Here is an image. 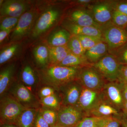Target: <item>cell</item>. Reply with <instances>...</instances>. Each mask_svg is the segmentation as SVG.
<instances>
[{
  "label": "cell",
  "instance_id": "cell-32",
  "mask_svg": "<svg viewBox=\"0 0 127 127\" xmlns=\"http://www.w3.org/2000/svg\"><path fill=\"white\" fill-rule=\"evenodd\" d=\"M112 18L114 25L118 27L122 28L127 26V15L115 10L113 13Z\"/></svg>",
  "mask_w": 127,
  "mask_h": 127
},
{
  "label": "cell",
  "instance_id": "cell-22",
  "mask_svg": "<svg viewBox=\"0 0 127 127\" xmlns=\"http://www.w3.org/2000/svg\"><path fill=\"white\" fill-rule=\"evenodd\" d=\"M15 65L12 64L7 66L0 73V94L2 95L9 86L15 70Z\"/></svg>",
  "mask_w": 127,
  "mask_h": 127
},
{
  "label": "cell",
  "instance_id": "cell-2",
  "mask_svg": "<svg viewBox=\"0 0 127 127\" xmlns=\"http://www.w3.org/2000/svg\"><path fill=\"white\" fill-rule=\"evenodd\" d=\"M92 64L82 67L77 81L84 88L95 91H102L106 83L105 79Z\"/></svg>",
  "mask_w": 127,
  "mask_h": 127
},
{
  "label": "cell",
  "instance_id": "cell-20",
  "mask_svg": "<svg viewBox=\"0 0 127 127\" xmlns=\"http://www.w3.org/2000/svg\"><path fill=\"white\" fill-rule=\"evenodd\" d=\"M37 115L35 109H26L21 114L16 123L19 127H34Z\"/></svg>",
  "mask_w": 127,
  "mask_h": 127
},
{
  "label": "cell",
  "instance_id": "cell-31",
  "mask_svg": "<svg viewBox=\"0 0 127 127\" xmlns=\"http://www.w3.org/2000/svg\"><path fill=\"white\" fill-rule=\"evenodd\" d=\"M42 117L50 127L55 125L57 122L58 113L51 109H44L41 113Z\"/></svg>",
  "mask_w": 127,
  "mask_h": 127
},
{
  "label": "cell",
  "instance_id": "cell-6",
  "mask_svg": "<svg viewBox=\"0 0 127 127\" xmlns=\"http://www.w3.org/2000/svg\"><path fill=\"white\" fill-rule=\"evenodd\" d=\"M86 116V114L76 106H64L58 113V124L75 127Z\"/></svg>",
  "mask_w": 127,
  "mask_h": 127
},
{
  "label": "cell",
  "instance_id": "cell-44",
  "mask_svg": "<svg viewBox=\"0 0 127 127\" xmlns=\"http://www.w3.org/2000/svg\"><path fill=\"white\" fill-rule=\"evenodd\" d=\"M91 1V0H80L78 1V2L82 3H87Z\"/></svg>",
  "mask_w": 127,
  "mask_h": 127
},
{
  "label": "cell",
  "instance_id": "cell-23",
  "mask_svg": "<svg viewBox=\"0 0 127 127\" xmlns=\"http://www.w3.org/2000/svg\"><path fill=\"white\" fill-rule=\"evenodd\" d=\"M12 93L18 101L23 103H30L34 99L31 92L23 84L17 85L14 88Z\"/></svg>",
  "mask_w": 127,
  "mask_h": 127
},
{
  "label": "cell",
  "instance_id": "cell-43",
  "mask_svg": "<svg viewBox=\"0 0 127 127\" xmlns=\"http://www.w3.org/2000/svg\"><path fill=\"white\" fill-rule=\"evenodd\" d=\"M122 110L123 111V114L127 118V102H124Z\"/></svg>",
  "mask_w": 127,
  "mask_h": 127
},
{
  "label": "cell",
  "instance_id": "cell-21",
  "mask_svg": "<svg viewBox=\"0 0 127 127\" xmlns=\"http://www.w3.org/2000/svg\"><path fill=\"white\" fill-rule=\"evenodd\" d=\"M92 64L88 61L86 57L78 56L70 52L58 65L66 66L83 67Z\"/></svg>",
  "mask_w": 127,
  "mask_h": 127
},
{
  "label": "cell",
  "instance_id": "cell-45",
  "mask_svg": "<svg viewBox=\"0 0 127 127\" xmlns=\"http://www.w3.org/2000/svg\"><path fill=\"white\" fill-rule=\"evenodd\" d=\"M64 127V126H62V125H59V124H56V125H54V126H52V127Z\"/></svg>",
  "mask_w": 127,
  "mask_h": 127
},
{
  "label": "cell",
  "instance_id": "cell-1",
  "mask_svg": "<svg viewBox=\"0 0 127 127\" xmlns=\"http://www.w3.org/2000/svg\"><path fill=\"white\" fill-rule=\"evenodd\" d=\"M82 67L55 65L43 69L41 75L44 81L51 85L64 87L77 80Z\"/></svg>",
  "mask_w": 127,
  "mask_h": 127
},
{
  "label": "cell",
  "instance_id": "cell-42",
  "mask_svg": "<svg viewBox=\"0 0 127 127\" xmlns=\"http://www.w3.org/2000/svg\"><path fill=\"white\" fill-rule=\"evenodd\" d=\"M121 123V127H127V118L125 117L123 113L120 117H118Z\"/></svg>",
  "mask_w": 127,
  "mask_h": 127
},
{
  "label": "cell",
  "instance_id": "cell-30",
  "mask_svg": "<svg viewBox=\"0 0 127 127\" xmlns=\"http://www.w3.org/2000/svg\"><path fill=\"white\" fill-rule=\"evenodd\" d=\"M19 18L11 17H2L0 22V31L14 30L18 23Z\"/></svg>",
  "mask_w": 127,
  "mask_h": 127
},
{
  "label": "cell",
  "instance_id": "cell-9",
  "mask_svg": "<svg viewBox=\"0 0 127 127\" xmlns=\"http://www.w3.org/2000/svg\"><path fill=\"white\" fill-rule=\"evenodd\" d=\"M104 98L102 91H95L83 87L77 107L87 116L89 113Z\"/></svg>",
  "mask_w": 127,
  "mask_h": 127
},
{
  "label": "cell",
  "instance_id": "cell-33",
  "mask_svg": "<svg viewBox=\"0 0 127 127\" xmlns=\"http://www.w3.org/2000/svg\"><path fill=\"white\" fill-rule=\"evenodd\" d=\"M41 101L44 106L50 108L56 109L59 106L58 98L55 94L42 98Z\"/></svg>",
  "mask_w": 127,
  "mask_h": 127
},
{
  "label": "cell",
  "instance_id": "cell-24",
  "mask_svg": "<svg viewBox=\"0 0 127 127\" xmlns=\"http://www.w3.org/2000/svg\"><path fill=\"white\" fill-rule=\"evenodd\" d=\"M33 55L36 63L41 66H45L49 62V48L40 45L33 50Z\"/></svg>",
  "mask_w": 127,
  "mask_h": 127
},
{
  "label": "cell",
  "instance_id": "cell-13",
  "mask_svg": "<svg viewBox=\"0 0 127 127\" xmlns=\"http://www.w3.org/2000/svg\"><path fill=\"white\" fill-rule=\"evenodd\" d=\"M63 102L64 106H76L78 102L83 87L77 80L66 86Z\"/></svg>",
  "mask_w": 127,
  "mask_h": 127
},
{
  "label": "cell",
  "instance_id": "cell-40",
  "mask_svg": "<svg viewBox=\"0 0 127 127\" xmlns=\"http://www.w3.org/2000/svg\"><path fill=\"white\" fill-rule=\"evenodd\" d=\"M14 30H9L0 31V42H1L4 41L12 31Z\"/></svg>",
  "mask_w": 127,
  "mask_h": 127
},
{
  "label": "cell",
  "instance_id": "cell-25",
  "mask_svg": "<svg viewBox=\"0 0 127 127\" xmlns=\"http://www.w3.org/2000/svg\"><path fill=\"white\" fill-rule=\"evenodd\" d=\"M20 49L18 43H13L2 49L0 53V64L7 62L16 55Z\"/></svg>",
  "mask_w": 127,
  "mask_h": 127
},
{
  "label": "cell",
  "instance_id": "cell-16",
  "mask_svg": "<svg viewBox=\"0 0 127 127\" xmlns=\"http://www.w3.org/2000/svg\"><path fill=\"white\" fill-rule=\"evenodd\" d=\"M104 41L100 42L86 51L85 57L90 63H96L106 55L108 47Z\"/></svg>",
  "mask_w": 127,
  "mask_h": 127
},
{
  "label": "cell",
  "instance_id": "cell-36",
  "mask_svg": "<svg viewBox=\"0 0 127 127\" xmlns=\"http://www.w3.org/2000/svg\"><path fill=\"white\" fill-rule=\"evenodd\" d=\"M117 81L127 84V64H121Z\"/></svg>",
  "mask_w": 127,
  "mask_h": 127
},
{
  "label": "cell",
  "instance_id": "cell-5",
  "mask_svg": "<svg viewBox=\"0 0 127 127\" xmlns=\"http://www.w3.org/2000/svg\"><path fill=\"white\" fill-rule=\"evenodd\" d=\"M36 13L33 10L25 12L19 18L10 37V41L16 42L22 40L27 35L34 27Z\"/></svg>",
  "mask_w": 127,
  "mask_h": 127
},
{
  "label": "cell",
  "instance_id": "cell-46",
  "mask_svg": "<svg viewBox=\"0 0 127 127\" xmlns=\"http://www.w3.org/2000/svg\"><path fill=\"white\" fill-rule=\"evenodd\" d=\"M3 127H15L14 126H12V125H4Z\"/></svg>",
  "mask_w": 127,
  "mask_h": 127
},
{
  "label": "cell",
  "instance_id": "cell-4",
  "mask_svg": "<svg viewBox=\"0 0 127 127\" xmlns=\"http://www.w3.org/2000/svg\"><path fill=\"white\" fill-rule=\"evenodd\" d=\"M102 32L108 49L115 51L127 43V32L115 25L106 27Z\"/></svg>",
  "mask_w": 127,
  "mask_h": 127
},
{
  "label": "cell",
  "instance_id": "cell-18",
  "mask_svg": "<svg viewBox=\"0 0 127 127\" xmlns=\"http://www.w3.org/2000/svg\"><path fill=\"white\" fill-rule=\"evenodd\" d=\"M71 36L67 30L61 29L55 32L50 37L48 43L51 47L66 46Z\"/></svg>",
  "mask_w": 127,
  "mask_h": 127
},
{
  "label": "cell",
  "instance_id": "cell-3",
  "mask_svg": "<svg viewBox=\"0 0 127 127\" xmlns=\"http://www.w3.org/2000/svg\"><path fill=\"white\" fill-rule=\"evenodd\" d=\"M121 64L115 56L106 55L92 66L108 82L117 81Z\"/></svg>",
  "mask_w": 127,
  "mask_h": 127
},
{
  "label": "cell",
  "instance_id": "cell-7",
  "mask_svg": "<svg viewBox=\"0 0 127 127\" xmlns=\"http://www.w3.org/2000/svg\"><path fill=\"white\" fill-rule=\"evenodd\" d=\"M26 108L14 98L6 97L1 104V119L4 122L16 123L17 119Z\"/></svg>",
  "mask_w": 127,
  "mask_h": 127
},
{
  "label": "cell",
  "instance_id": "cell-15",
  "mask_svg": "<svg viewBox=\"0 0 127 127\" xmlns=\"http://www.w3.org/2000/svg\"><path fill=\"white\" fill-rule=\"evenodd\" d=\"M72 23L83 27H94L100 28V26L94 20L91 15L83 10H77L73 12L70 16Z\"/></svg>",
  "mask_w": 127,
  "mask_h": 127
},
{
  "label": "cell",
  "instance_id": "cell-27",
  "mask_svg": "<svg viewBox=\"0 0 127 127\" xmlns=\"http://www.w3.org/2000/svg\"><path fill=\"white\" fill-rule=\"evenodd\" d=\"M21 78L23 83L27 86H33L36 81L34 71L31 67L28 65L25 66L23 68Z\"/></svg>",
  "mask_w": 127,
  "mask_h": 127
},
{
  "label": "cell",
  "instance_id": "cell-26",
  "mask_svg": "<svg viewBox=\"0 0 127 127\" xmlns=\"http://www.w3.org/2000/svg\"><path fill=\"white\" fill-rule=\"evenodd\" d=\"M67 46L71 53L79 57H86V51L77 36L72 35Z\"/></svg>",
  "mask_w": 127,
  "mask_h": 127
},
{
  "label": "cell",
  "instance_id": "cell-11",
  "mask_svg": "<svg viewBox=\"0 0 127 127\" xmlns=\"http://www.w3.org/2000/svg\"><path fill=\"white\" fill-rule=\"evenodd\" d=\"M28 8L27 2L24 1L7 0L0 5L1 18L5 17L20 18Z\"/></svg>",
  "mask_w": 127,
  "mask_h": 127
},
{
  "label": "cell",
  "instance_id": "cell-12",
  "mask_svg": "<svg viewBox=\"0 0 127 127\" xmlns=\"http://www.w3.org/2000/svg\"><path fill=\"white\" fill-rule=\"evenodd\" d=\"M122 114L120 111L104 98L89 113L87 116L98 118L111 116L118 117L122 115Z\"/></svg>",
  "mask_w": 127,
  "mask_h": 127
},
{
  "label": "cell",
  "instance_id": "cell-10",
  "mask_svg": "<svg viewBox=\"0 0 127 127\" xmlns=\"http://www.w3.org/2000/svg\"><path fill=\"white\" fill-rule=\"evenodd\" d=\"M104 98L109 103L120 111L124 103L122 86L118 81L106 83L103 89Z\"/></svg>",
  "mask_w": 127,
  "mask_h": 127
},
{
  "label": "cell",
  "instance_id": "cell-35",
  "mask_svg": "<svg viewBox=\"0 0 127 127\" xmlns=\"http://www.w3.org/2000/svg\"><path fill=\"white\" fill-rule=\"evenodd\" d=\"M115 57L120 64H127V45L116 50Z\"/></svg>",
  "mask_w": 127,
  "mask_h": 127
},
{
  "label": "cell",
  "instance_id": "cell-34",
  "mask_svg": "<svg viewBox=\"0 0 127 127\" xmlns=\"http://www.w3.org/2000/svg\"><path fill=\"white\" fill-rule=\"evenodd\" d=\"M75 127H98V118L86 116Z\"/></svg>",
  "mask_w": 127,
  "mask_h": 127
},
{
  "label": "cell",
  "instance_id": "cell-19",
  "mask_svg": "<svg viewBox=\"0 0 127 127\" xmlns=\"http://www.w3.org/2000/svg\"><path fill=\"white\" fill-rule=\"evenodd\" d=\"M49 51V62L52 65H59L71 52L67 46L51 47Z\"/></svg>",
  "mask_w": 127,
  "mask_h": 127
},
{
  "label": "cell",
  "instance_id": "cell-8",
  "mask_svg": "<svg viewBox=\"0 0 127 127\" xmlns=\"http://www.w3.org/2000/svg\"><path fill=\"white\" fill-rule=\"evenodd\" d=\"M60 12L55 8L47 9L37 21L32 32L33 37H37L49 30L59 19Z\"/></svg>",
  "mask_w": 127,
  "mask_h": 127
},
{
  "label": "cell",
  "instance_id": "cell-29",
  "mask_svg": "<svg viewBox=\"0 0 127 127\" xmlns=\"http://www.w3.org/2000/svg\"><path fill=\"white\" fill-rule=\"evenodd\" d=\"M98 127H121L119 118L114 116L98 118Z\"/></svg>",
  "mask_w": 127,
  "mask_h": 127
},
{
  "label": "cell",
  "instance_id": "cell-28",
  "mask_svg": "<svg viewBox=\"0 0 127 127\" xmlns=\"http://www.w3.org/2000/svg\"><path fill=\"white\" fill-rule=\"evenodd\" d=\"M79 39L82 46L86 51L98 43L104 41L103 38L86 36H77Z\"/></svg>",
  "mask_w": 127,
  "mask_h": 127
},
{
  "label": "cell",
  "instance_id": "cell-38",
  "mask_svg": "<svg viewBox=\"0 0 127 127\" xmlns=\"http://www.w3.org/2000/svg\"><path fill=\"white\" fill-rule=\"evenodd\" d=\"M40 95L42 98L46 97L54 94V91L50 87H45L41 89L40 92Z\"/></svg>",
  "mask_w": 127,
  "mask_h": 127
},
{
  "label": "cell",
  "instance_id": "cell-39",
  "mask_svg": "<svg viewBox=\"0 0 127 127\" xmlns=\"http://www.w3.org/2000/svg\"><path fill=\"white\" fill-rule=\"evenodd\" d=\"M115 10L127 15V3H121L117 5Z\"/></svg>",
  "mask_w": 127,
  "mask_h": 127
},
{
  "label": "cell",
  "instance_id": "cell-17",
  "mask_svg": "<svg viewBox=\"0 0 127 127\" xmlns=\"http://www.w3.org/2000/svg\"><path fill=\"white\" fill-rule=\"evenodd\" d=\"M93 11L94 20L100 25L109 22L112 16L110 7L106 4L96 5L93 7Z\"/></svg>",
  "mask_w": 127,
  "mask_h": 127
},
{
  "label": "cell",
  "instance_id": "cell-14",
  "mask_svg": "<svg viewBox=\"0 0 127 127\" xmlns=\"http://www.w3.org/2000/svg\"><path fill=\"white\" fill-rule=\"evenodd\" d=\"M65 28L71 35L86 36L103 38L100 28L94 27L81 26L73 23H67Z\"/></svg>",
  "mask_w": 127,
  "mask_h": 127
},
{
  "label": "cell",
  "instance_id": "cell-41",
  "mask_svg": "<svg viewBox=\"0 0 127 127\" xmlns=\"http://www.w3.org/2000/svg\"><path fill=\"white\" fill-rule=\"evenodd\" d=\"M120 83L122 86L123 97L124 102H127V84Z\"/></svg>",
  "mask_w": 127,
  "mask_h": 127
},
{
  "label": "cell",
  "instance_id": "cell-37",
  "mask_svg": "<svg viewBox=\"0 0 127 127\" xmlns=\"http://www.w3.org/2000/svg\"><path fill=\"white\" fill-rule=\"evenodd\" d=\"M34 127H51L42 117L41 113L37 115Z\"/></svg>",
  "mask_w": 127,
  "mask_h": 127
}]
</instances>
